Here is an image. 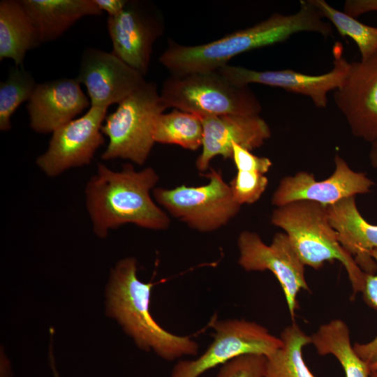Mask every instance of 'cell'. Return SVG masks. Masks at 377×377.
Masks as SVG:
<instances>
[{
  "mask_svg": "<svg viewBox=\"0 0 377 377\" xmlns=\"http://www.w3.org/2000/svg\"><path fill=\"white\" fill-rule=\"evenodd\" d=\"M281 346L266 357L265 377H315L305 364L303 348L311 343L300 326L293 323L281 334Z\"/></svg>",
  "mask_w": 377,
  "mask_h": 377,
  "instance_id": "22",
  "label": "cell"
},
{
  "mask_svg": "<svg viewBox=\"0 0 377 377\" xmlns=\"http://www.w3.org/2000/svg\"><path fill=\"white\" fill-rule=\"evenodd\" d=\"M267 177L260 172L237 170L229 184L234 200L241 206L258 201L268 185Z\"/></svg>",
  "mask_w": 377,
  "mask_h": 377,
  "instance_id": "26",
  "label": "cell"
},
{
  "mask_svg": "<svg viewBox=\"0 0 377 377\" xmlns=\"http://www.w3.org/2000/svg\"><path fill=\"white\" fill-rule=\"evenodd\" d=\"M334 101L345 117L352 134L369 143L377 140V53L350 63Z\"/></svg>",
  "mask_w": 377,
  "mask_h": 377,
  "instance_id": "15",
  "label": "cell"
},
{
  "mask_svg": "<svg viewBox=\"0 0 377 377\" xmlns=\"http://www.w3.org/2000/svg\"><path fill=\"white\" fill-rule=\"evenodd\" d=\"M369 377H377V374L371 372Z\"/></svg>",
  "mask_w": 377,
  "mask_h": 377,
  "instance_id": "35",
  "label": "cell"
},
{
  "mask_svg": "<svg viewBox=\"0 0 377 377\" xmlns=\"http://www.w3.org/2000/svg\"><path fill=\"white\" fill-rule=\"evenodd\" d=\"M310 1L341 36H348L355 42L361 55L360 60H366L377 53V27L360 22L325 0Z\"/></svg>",
  "mask_w": 377,
  "mask_h": 377,
  "instance_id": "24",
  "label": "cell"
},
{
  "mask_svg": "<svg viewBox=\"0 0 377 377\" xmlns=\"http://www.w3.org/2000/svg\"><path fill=\"white\" fill-rule=\"evenodd\" d=\"M108 108L91 106L82 117L52 133L46 151L36 163L47 177H56L69 169L89 165L105 142L101 127Z\"/></svg>",
  "mask_w": 377,
  "mask_h": 377,
  "instance_id": "10",
  "label": "cell"
},
{
  "mask_svg": "<svg viewBox=\"0 0 377 377\" xmlns=\"http://www.w3.org/2000/svg\"><path fill=\"white\" fill-rule=\"evenodd\" d=\"M300 32L324 37L332 32L331 24L309 0L300 1L294 13H274L250 27L205 44L184 45L170 40L158 60L172 75L216 71L238 54L284 42Z\"/></svg>",
  "mask_w": 377,
  "mask_h": 377,
  "instance_id": "1",
  "label": "cell"
},
{
  "mask_svg": "<svg viewBox=\"0 0 377 377\" xmlns=\"http://www.w3.org/2000/svg\"><path fill=\"white\" fill-rule=\"evenodd\" d=\"M42 43L56 40L80 18L100 15L94 0H22Z\"/></svg>",
  "mask_w": 377,
  "mask_h": 377,
  "instance_id": "19",
  "label": "cell"
},
{
  "mask_svg": "<svg viewBox=\"0 0 377 377\" xmlns=\"http://www.w3.org/2000/svg\"><path fill=\"white\" fill-rule=\"evenodd\" d=\"M271 222L287 235L305 266L318 269L325 263L337 260L348 274L353 295L362 292L367 273L340 243L327 207L307 200L291 202L276 207Z\"/></svg>",
  "mask_w": 377,
  "mask_h": 377,
  "instance_id": "4",
  "label": "cell"
},
{
  "mask_svg": "<svg viewBox=\"0 0 377 377\" xmlns=\"http://www.w3.org/2000/svg\"><path fill=\"white\" fill-rule=\"evenodd\" d=\"M205 177L208 183L200 186L155 188L154 200L191 228L203 232L214 231L235 217L241 205L234 200L221 171L211 168Z\"/></svg>",
  "mask_w": 377,
  "mask_h": 377,
  "instance_id": "7",
  "label": "cell"
},
{
  "mask_svg": "<svg viewBox=\"0 0 377 377\" xmlns=\"http://www.w3.org/2000/svg\"><path fill=\"white\" fill-rule=\"evenodd\" d=\"M159 177L150 167L136 170L131 163L113 170L98 163L84 188V199L94 233L104 239L110 230L133 224L152 230H165L168 214L151 196Z\"/></svg>",
  "mask_w": 377,
  "mask_h": 377,
  "instance_id": "2",
  "label": "cell"
},
{
  "mask_svg": "<svg viewBox=\"0 0 377 377\" xmlns=\"http://www.w3.org/2000/svg\"><path fill=\"white\" fill-rule=\"evenodd\" d=\"M371 255L377 263V249L373 250ZM362 293L366 303L377 309V274H367ZM353 348L362 360L370 364L377 358V336L366 343H355Z\"/></svg>",
  "mask_w": 377,
  "mask_h": 377,
  "instance_id": "28",
  "label": "cell"
},
{
  "mask_svg": "<svg viewBox=\"0 0 377 377\" xmlns=\"http://www.w3.org/2000/svg\"><path fill=\"white\" fill-rule=\"evenodd\" d=\"M214 340L199 357L182 360L174 367L171 377H200L219 365L244 355L269 356L282 343L263 325L244 319L215 320Z\"/></svg>",
  "mask_w": 377,
  "mask_h": 377,
  "instance_id": "8",
  "label": "cell"
},
{
  "mask_svg": "<svg viewBox=\"0 0 377 377\" xmlns=\"http://www.w3.org/2000/svg\"><path fill=\"white\" fill-rule=\"evenodd\" d=\"M330 222L343 247L367 274H374L377 263L371 252L377 249V225L369 223L360 213L355 197L327 206Z\"/></svg>",
  "mask_w": 377,
  "mask_h": 377,
  "instance_id": "18",
  "label": "cell"
},
{
  "mask_svg": "<svg viewBox=\"0 0 377 377\" xmlns=\"http://www.w3.org/2000/svg\"><path fill=\"white\" fill-rule=\"evenodd\" d=\"M232 159L237 170L267 173L272 165L269 158L257 156L251 151L237 144L232 146Z\"/></svg>",
  "mask_w": 377,
  "mask_h": 377,
  "instance_id": "29",
  "label": "cell"
},
{
  "mask_svg": "<svg viewBox=\"0 0 377 377\" xmlns=\"http://www.w3.org/2000/svg\"><path fill=\"white\" fill-rule=\"evenodd\" d=\"M202 121V152L195 163L200 172H205L215 156L232 158L234 144L252 151L261 147L271 136L267 123L259 115L204 117Z\"/></svg>",
  "mask_w": 377,
  "mask_h": 377,
  "instance_id": "16",
  "label": "cell"
},
{
  "mask_svg": "<svg viewBox=\"0 0 377 377\" xmlns=\"http://www.w3.org/2000/svg\"><path fill=\"white\" fill-rule=\"evenodd\" d=\"M334 161L333 173L323 180H316L313 174L306 171L283 177L272 195V204L276 207L307 200L327 207L343 199L371 192L374 182L365 173L353 170L338 154Z\"/></svg>",
  "mask_w": 377,
  "mask_h": 377,
  "instance_id": "12",
  "label": "cell"
},
{
  "mask_svg": "<svg viewBox=\"0 0 377 377\" xmlns=\"http://www.w3.org/2000/svg\"><path fill=\"white\" fill-rule=\"evenodd\" d=\"M96 5L103 11L105 10L112 17L120 13L126 6L127 0H94Z\"/></svg>",
  "mask_w": 377,
  "mask_h": 377,
  "instance_id": "31",
  "label": "cell"
},
{
  "mask_svg": "<svg viewBox=\"0 0 377 377\" xmlns=\"http://www.w3.org/2000/svg\"><path fill=\"white\" fill-rule=\"evenodd\" d=\"M311 339L319 355H332L338 360L346 377L370 376L369 364L355 353L348 327L342 320L334 319L321 325Z\"/></svg>",
  "mask_w": 377,
  "mask_h": 377,
  "instance_id": "21",
  "label": "cell"
},
{
  "mask_svg": "<svg viewBox=\"0 0 377 377\" xmlns=\"http://www.w3.org/2000/svg\"><path fill=\"white\" fill-rule=\"evenodd\" d=\"M107 26L112 52L145 76L149 70L153 45L164 31L158 12L148 3L128 1L120 13L108 16Z\"/></svg>",
  "mask_w": 377,
  "mask_h": 377,
  "instance_id": "13",
  "label": "cell"
},
{
  "mask_svg": "<svg viewBox=\"0 0 377 377\" xmlns=\"http://www.w3.org/2000/svg\"><path fill=\"white\" fill-rule=\"evenodd\" d=\"M36 83L23 66L10 69L8 77L0 83V130L11 128L10 118L17 108L29 100Z\"/></svg>",
  "mask_w": 377,
  "mask_h": 377,
  "instance_id": "25",
  "label": "cell"
},
{
  "mask_svg": "<svg viewBox=\"0 0 377 377\" xmlns=\"http://www.w3.org/2000/svg\"><path fill=\"white\" fill-rule=\"evenodd\" d=\"M160 94L166 109L172 108L202 117L259 115L262 110L259 100L249 86L232 82L219 70L170 74Z\"/></svg>",
  "mask_w": 377,
  "mask_h": 377,
  "instance_id": "5",
  "label": "cell"
},
{
  "mask_svg": "<svg viewBox=\"0 0 377 377\" xmlns=\"http://www.w3.org/2000/svg\"><path fill=\"white\" fill-rule=\"evenodd\" d=\"M343 11L354 18L369 12H377V0H346Z\"/></svg>",
  "mask_w": 377,
  "mask_h": 377,
  "instance_id": "30",
  "label": "cell"
},
{
  "mask_svg": "<svg viewBox=\"0 0 377 377\" xmlns=\"http://www.w3.org/2000/svg\"><path fill=\"white\" fill-rule=\"evenodd\" d=\"M342 53V46L337 43L333 48V68L321 75H307L291 69L256 71L228 64L219 71L236 84L255 83L281 88L308 96L317 108H324L327 105V94L340 87L349 68L350 62Z\"/></svg>",
  "mask_w": 377,
  "mask_h": 377,
  "instance_id": "11",
  "label": "cell"
},
{
  "mask_svg": "<svg viewBox=\"0 0 377 377\" xmlns=\"http://www.w3.org/2000/svg\"><path fill=\"white\" fill-rule=\"evenodd\" d=\"M38 31L21 1H0V60L22 66L27 52L41 44Z\"/></svg>",
  "mask_w": 377,
  "mask_h": 377,
  "instance_id": "20",
  "label": "cell"
},
{
  "mask_svg": "<svg viewBox=\"0 0 377 377\" xmlns=\"http://www.w3.org/2000/svg\"><path fill=\"white\" fill-rule=\"evenodd\" d=\"M152 283L137 276V262L128 257L111 270L107 289V314L115 318L141 349L153 350L166 360L196 355L198 344L190 337L179 336L161 327L149 311Z\"/></svg>",
  "mask_w": 377,
  "mask_h": 377,
  "instance_id": "3",
  "label": "cell"
},
{
  "mask_svg": "<svg viewBox=\"0 0 377 377\" xmlns=\"http://www.w3.org/2000/svg\"><path fill=\"white\" fill-rule=\"evenodd\" d=\"M238 263L246 271H265L273 273L279 282L294 320L298 309L297 294L301 290L310 291L305 278L303 264L287 235L276 233L270 244H266L254 232L243 231L237 239Z\"/></svg>",
  "mask_w": 377,
  "mask_h": 377,
  "instance_id": "9",
  "label": "cell"
},
{
  "mask_svg": "<svg viewBox=\"0 0 377 377\" xmlns=\"http://www.w3.org/2000/svg\"><path fill=\"white\" fill-rule=\"evenodd\" d=\"M76 78L86 87L91 106L105 108L119 104L147 82L114 53L93 47L82 52Z\"/></svg>",
  "mask_w": 377,
  "mask_h": 377,
  "instance_id": "14",
  "label": "cell"
},
{
  "mask_svg": "<svg viewBox=\"0 0 377 377\" xmlns=\"http://www.w3.org/2000/svg\"><path fill=\"white\" fill-rule=\"evenodd\" d=\"M369 369L371 373L377 374V358L369 364Z\"/></svg>",
  "mask_w": 377,
  "mask_h": 377,
  "instance_id": "34",
  "label": "cell"
},
{
  "mask_svg": "<svg viewBox=\"0 0 377 377\" xmlns=\"http://www.w3.org/2000/svg\"><path fill=\"white\" fill-rule=\"evenodd\" d=\"M75 78L36 84L27 104L29 126L39 133H53L91 105Z\"/></svg>",
  "mask_w": 377,
  "mask_h": 377,
  "instance_id": "17",
  "label": "cell"
},
{
  "mask_svg": "<svg viewBox=\"0 0 377 377\" xmlns=\"http://www.w3.org/2000/svg\"><path fill=\"white\" fill-rule=\"evenodd\" d=\"M266 357L244 355L222 365L217 377H265Z\"/></svg>",
  "mask_w": 377,
  "mask_h": 377,
  "instance_id": "27",
  "label": "cell"
},
{
  "mask_svg": "<svg viewBox=\"0 0 377 377\" xmlns=\"http://www.w3.org/2000/svg\"><path fill=\"white\" fill-rule=\"evenodd\" d=\"M154 138L155 142L197 150L202 145V117L177 109L162 113L156 121Z\"/></svg>",
  "mask_w": 377,
  "mask_h": 377,
  "instance_id": "23",
  "label": "cell"
},
{
  "mask_svg": "<svg viewBox=\"0 0 377 377\" xmlns=\"http://www.w3.org/2000/svg\"><path fill=\"white\" fill-rule=\"evenodd\" d=\"M369 158L373 168H377V140L371 143Z\"/></svg>",
  "mask_w": 377,
  "mask_h": 377,
  "instance_id": "32",
  "label": "cell"
},
{
  "mask_svg": "<svg viewBox=\"0 0 377 377\" xmlns=\"http://www.w3.org/2000/svg\"><path fill=\"white\" fill-rule=\"evenodd\" d=\"M50 365H51V368L53 371V373H54V377H60L57 369H56V367H55V365H54V358L52 357V355H50Z\"/></svg>",
  "mask_w": 377,
  "mask_h": 377,
  "instance_id": "33",
  "label": "cell"
},
{
  "mask_svg": "<svg viewBox=\"0 0 377 377\" xmlns=\"http://www.w3.org/2000/svg\"><path fill=\"white\" fill-rule=\"evenodd\" d=\"M165 109L156 84L151 82L121 101L114 112L107 114L101 127L109 138L101 158H122L143 165L155 143L156 121Z\"/></svg>",
  "mask_w": 377,
  "mask_h": 377,
  "instance_id": "6",
  "label": "cell"
}]
</instances>
